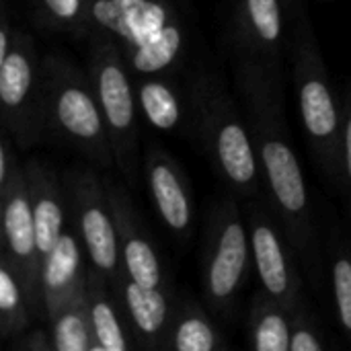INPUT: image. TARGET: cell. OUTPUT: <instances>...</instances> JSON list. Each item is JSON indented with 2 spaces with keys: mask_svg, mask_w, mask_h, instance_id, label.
Here are the masks:
<instances>
[{
  "mask_svg": "<svg viewBox=\"0 0 351 351\" xmlns=\"http://www.w3.org/2000/svg\"><path fill=\"white\" fill-rule=\"evenodd\" d=\"M90 0H33V10L41 27L86 37L93 29Z\"/></svg>",
  "mask_w": 351,
  "mask_h": 351,
  "instance_id": "obj_24",
  "label": "cell"
},
{
  "mask_svg": "<svg viewBox=\"0 0 351 351\" xmlns=\"http://www.w3.org/2000/svg\"><path fill=\"white\" fill-rule=\"evenodd\" d=\"M2 125L23 150L43 140L41 125V58L35 41L16 29L10 51L0 58Z\"/></svg>",
  "mask_w": 351,
  "mask_h": 351,
  "instance_id": "obj_9",
  "label": "cell"
},
{
  "mask_svg": "<svg viewBox=\"0 0 351 351\" xmlns=\"http://www.w3.org/2000/svg\"><path fill=\"white\" fill-rule=\"evenodd\" d=\"M2 204V255L19 274L29 306L35 319L45 321L43 292H41V251L37 243L35 218L31 210L25 167H21L10 181L0 187Z\"/></svg>",
  "mask_w": 351,
  "mask_h": 351,
  "instance_id": "obj_10",
  "label": "cell"
},
{
  "mask_svg": "<svg viewBox=\"0 0 351 351\" xmlns=\"http://www.w3.org/2000/svg\"><path fill=\"white\" fill-rule=\"evenodd\" d=\"M181 49V33L175 27H167L146 41L134 56V74H160Z\"/></svg>",
  "mask_w": 351,
  "mask_h": 351,
  "instance_id": "obj_25",
  "label": "cell"
},
{
  "mask_svg": "<svg viewBox=\"0 0 351 351\" xmlns=\"http://www.w3.org/2000/svg\"><path fill=\"white\" fill-rule=\"evenodd\" d=\"M56 351H93V327L86 288L47 321Z\"/></svg>",
  "mask_w": 351,
  "mask_h": 351,
  "instance_id": "obj_22",
  "label": "cell"
},
{
  "mask_svg": "<svg viewBox=\"0 0 351 351\" xmlns=\"http://www.w3.org/2000/svg\"><path fill=\"white\" fill-rule=\"evenodd\" d=\"M290 51L302 130L319 167L339 187L343 111L335 97L333 82L306 8H300L298 12L290 39Z\"/></svg>",
  "mask_w": 351,
  "mask_h": 351,
  "instance_id": "obj_4",
  "label": "cell"
},
{
  "mask_svg": "<svg viewBox=\"0 0 351 351\" xmlns=\"http://www.w3.org/2000/svg\"><path fill=\"white\" fill-rule=\"evenodd\" d=\"M343 123H341V183L351 206V84L346 88L341 99Z\"/></svg>",
  "mask_w": 351,
  "mask_h": 351,
  "instance_id": "obj_27",
  "label": "cell"
},
{
  "mask_svg": "<svg viewBox=\"0 0 351 351\" xmlns=\"http://www.w3.org/2000/svg\"><path fill=\"white\" fill-rule=\"evenodd\" d=\"M25 177L35 218L37 243L41 259H45L70 224L64 175H60L43 158H31L25 162Z\"/></svg>",
  "mask_w": 351,
  "mask_h": 351,
  "instance_id": "obj_16",
  "label": "cell"
},
{
  "mask_svg": "<svg viewBox=\"0 0 351 351\" xmlns=\"http://www.w3.org/2000/svg\"><path fill=\"white\" fill-rule=\"evenodd\" d=\"M237 93L253 134L263 202L284 226L306 278L321 292L325 286V253L304 173L286 123L282 78L257 64L237 62Z\"/></svg>",
  "mask_w": 351,
  "mask_h": 351,
  "instance_id": "obj_1",
  "label": "cell"
},
{
  "mask_svg": "<svg viewBox=\"0 0 351 351\" xmlns=\"http://www.w3.org/2000/svg\"><path fill=\"white\" fill-rule=\"evenodd\" d=\"M284 2V8H286V14L288 16H296V8H302V0H282Z\"/></svg>",
  "mask_w": 351,
  "mask_h": 351,
  "instance_id": "obj_29",
  "label": "cell"
},
{
  "mask_svg": "<svg viewBox=\"0 0 351 351\" xmlns=\"http://www.w3.org/2000/svg\"><path fill=\"white\" fill-rule=\"evenodd\" d=\"M86 302L93 327V351H128L136 346L130 319L115 288L88 263Z\"/></svg>",
  "mask_w": 351,
  "mask_h": 351,
  "instance_id": "obj_17",
  "label": "cell"
},
{
  "mask_svg": "<svg viewBox=\"0 0 351 351\" xmlns=\"http://www.w3.org/2000/svg\"><path fill=\"white\" fill-rule=\"evenodd\" d=\"M329 282L339 325L351 343V247L337 232L327 239Z\"/></svg>",
  "mask_w": 351,
  "mask_h": 351,
  "instance_id": "obj_23",
  "label": "cell"
},
{
  "mask_svg": "<svg viewBox=\"0 0 351 351\" xmlns=\"http://www.w3.org/2000/svg\"><path fill=\"white\" fill-rule=\"evenodd\" d=\"M8 346L14 351H56L51 333L43 329H27L25 333L14 337Z\"/></svg>",
  "mask_w": 351,
  "mask_h": 351,
  "instance_id": "obj_28",
  "label": "cell"
},
{
  "mask_svg": "<svg viewBox=\"0 0 351 351\" xmlns=\"http://www.w3.org/2000/svg\"><path fill=\"white\" fill-rule=\"evenodd\" d=\"M243 204L247 208L253 267L259 276L261 290L290 313L308 306L302 278L306 274L284 226L263 199Z\"/></svg>",
  "mask_w": 351,
  "mask_h": 351,
  "instance_id": "obj_8",
  "label": "cell"
},
{
  "mask_svg": "<svg viewBox=\"0 0 351 351\" xmlns=\"http://www.w3.org/2000/svg\"><path fill=\"white\" fill-rule=\"evenodd\" d=\"M97 169L72 167L64 171L68 216L70 226L84 245L90 267L115 286L125 271L105 177Z\"/></svg>",
  "mask_w": 351,
  "mask_h": 351,
  "instance_id": "obj_7",
  "label": "cell"
},
{
  "mask_svg": "<svg viewBox=\"0 0 351 351\" xmlns=\"http://www.w3.org/2000/svg\"><path fill=\"white\" fill-rule=\"evenodd\" d=\"M286 8L282 0H234L230 47L237 62L257 64L282 78Z\"/></svg>",
  "mask_w": 351,
  "mask_h": 351,
  "instance_id": "obj_11",
  "label": "cell"
},
{
  "mask_svg": "<svg viewBox=\"0 0 351 351\" xmlns=\"http://www.w3.org/2000/svg\"><path fill=\"white\" fill-rule=\"evenodd\" d=\"M43 136L74 148L90 165L111 171L115 154L88 72L62 53L41 58Z\"/></svg>",
  "mask_w": 351,
  "mask_h": 351,
  "instance_id": "obj_3",
  "label": "cell"
},
{
  "mask_svg": "<svg viewBox=\"0 0 351 351\" xmlns=\"http://www.w3.org/2000/svg\"><path fill=\"white\" fill-rule=\"evenodd\" d=\"M193 138L208 156L212 171L241 202L263 199V183L247 115L224 82L199 72L187 86Z\"/></svg>",
  "mask_w": 351,
  "mask_h": 351,
  "instance_id": "obj_2",
  "label": "cell"
},
{
  "mask_svg": "<svg viewBox=\"0 0 351 351\" xmlns=\"http://www.w3.org/2000/svg\"><path fill=\"white\" fill-rule=\"evenodd\" d=\"M88 257L76 230L68 224L41 265V292L45 321L56 317L74 296L86 288Z\"/></svg>",
  "mask_w": 351,
  "mask_h": 351,
  "instance_id": "obj_15",
  "label": "cell"
},
{
  "mask_svg": "<svg viewBox=\"0 0 351 351\" xmlns=\"http://www.w3.org/2000/svg\"><path fill=\"white\" fill-rule=\"evenodd\" d=\"M132 325L136 346L142 350H162L179 296L171 286H144L125 274L113 286Z\"/></svg>",
  "mask_w": 351,
  "mask_h": 351,
  "instance_id": "obj_14",
  "label": "cell"
},
{
  "mask_svg": "<svg viewBox=\"0 0 351 351\" xmlns=\"http://www.w3.org/2000/svg\"><path fill=\"white\" fill-rule=\"evenodd\" d=\"M329 348L327 335L313 313V306H304L292 313V339L290 351H325Z\"/></svg>",
  "mask_w": 351,
  "mask_h": 351,
  "instance_id": "obj_26",
  "label": "cell"
},
{
  "mask_svg": "<svg viewBox=\"0 0 351 351\" xmlns=\"http://www.w3.org/2000/svg\"><path fill=\"white\" fill-rule=\"evenodd\" d=\"M86 72L111 138L115 169L130 187H136L142 173L138 123L140 103L130 64L119 41L97 25L86 35Z\"/></svg>",
  "mask_w": 351,
  "mask_h": 351,
  "instance_id": "obj_5",
  "label": "cell"
},
{
  "mask_svg": "<svg viewBox=\"0 0 351 351\" xmlns=\"http://www.w3.org/2000/svg\"><path fill=\"white\" fill-rule=\"evenodd\" d=\"M234 193L210 208L202 245L204 304L222 323H232L253 267L249 224Z\"/></svg>",
  "mask_w": 351,
  "mask_h": 351,
  "instance_id": "obj_6",
  "label": "cell"
},
{
  "mask_svg": "<svg viewBox=\"0 0 351 351\" xmlns=\"http://www.w3.org/2000/svg\"><path fill=\"white\" fill-rule=\"evenodd\" d=\"M292 313L269 298L263 290L255 292L247 311V343L255 351H290Z\"/></svg>",
  "mask_w": 351,
  "mask_h": 351,
  "instance_id": "obj_20",
  "label": "cell"
},
{
  "mask_svg": "<svg viewBox=\"0 0 351 351\" xmlns=\"http://www.w3.org/2000/svg\"><path fill=\"white\" fill-rule=\"evenodd\" d=\"M136 93L140 109L156 130H183L187 136L193 134L189 93L181 90L171 78L158 74H138Z\"/></svg>",
  "mask_w": 351,
  "mask_h": 351,
  "instance_id": "obj_18",
  "label": "cell"
},
{
  "mask_svg": "<svg viewBox=\"0 0 351 351\" xmlns=\"http://www.w3.org/2000/svg\"><path fill=\"white\" fill-rule=\"evenodd\" d=\"M142 175L165 226L179 241H187L195 222V206L183 167L160 144H150L142 156Z\"/></svg>",
  "mask_w": 351,
  "mask_h": 351,
  "instance_id": "obj_12",
  "label": "cell"
},
{
  "mask_svg": "<svg viewBox=\"0 0 351 351\" xmlns=\"http://www.w3.org/2000/svg\"><path fill=\"white\" fill-rule=\"evenodd\" d=\"M226 348L228 341L212 311L193 298H179L175 319L171 323L162 350L220 351Z\"/></svg>",
  "mask_w": 351,
  "mask_h": 351,
  "instance_id": "obj_19",
  "label": "cell"
},
{
  "mask_svg": "<svg viewBox=\"0 0 351 351\" xmlns=\"http://www.w3.org/2000/svg\"><path fill=\"white\" fill-rule=\"evenodd\" d=\"M35 321L29 306L23 282L14 271L12 263L2 255L0 257V339L10 343L14 337L31 329Z\"/></svg>",
  "mask_w": 351,
  "mask_h": 351,
  "instance_id": "obj_21",
  "label": "cell"
},
{
  "mask_svg": "<svg viewBox=\"0 0 351 351\" xmlns=\"http://www.w3.org/2000/svg\"><path fill=\"white\" fill-rule=\"evenodd\" d=\"M111 210L117 224L121 263L128 278L144 286H171V276L156 249V243L144 226L140 214L132 206L130 193L105 177Z\"/></svg>",
  "mask_w": 351,
  "mask_h": 351,
  "instance_id": "obj_13",
  "label": "cell"
}]
</instances>
